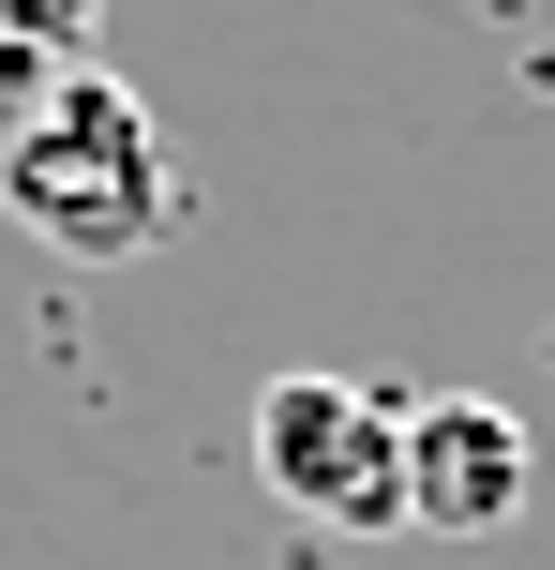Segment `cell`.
Masks as SVG:
<instances>
[{"mask_svg": "<svg viewBox=\"0 0 555 570\" xmlns=\"http://www.w3.org/2000/svg\"><path fill=\"white\" fill-rule=\"evenodd\" d=\"M0 210H16L46 256L76 271H120L180 226V150L136 90L90 60V76H46L16 120H0Z\"/></svg>", "mask_w": 555, "mask_h": 570, "instance_id": "cell-1", "label": "cell"}, {"mask_svg": "<svg viewBox=\"0 0 555 570\" xmlns=\"http://www.w3.org/2000/svg\"><path fill=\"white\" fill-rule=\"evenodd\" d=\"M256 481L286 511L346 525V541L406 525V391H376V375H270L256 391Z\"/></svg>", "mask_w": 555, "mask_h": 570, "instance_id": "cell-2", "label": "cell"}, {"mask_svg": "<svg viewBox=\"0 0 555 570\" xmlns=\"http://www.w3.org/2000/svg\"><path fill=\"white\" fill-rule=\"evenodd\" d=\"M526 481H541V451H526L511 405H480V391H420L406 405V525L496 541V525L526 511Z\"/></svg>", "mask_w": 555, "mask_h": 570, "instance_id": "cell-3", "label": "cell"}, {"mask_svg": "<svg viewBox=\"0 0 555 570\" xmlns=\"http://www.w3.org/2000/svg\"><path fill=\"white\" fill-rule=\"evenodd\" d=\"M90 30H106V0H0V120L46 76H90Z\"/></svg>", "mask_w": 555, "mask_h": 570, "instance_id": "cell-4", "label": "cell"}]
</instances>
